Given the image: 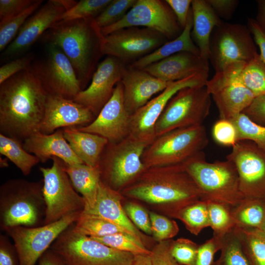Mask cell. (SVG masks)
<instances>
[{"mask_svg": "<svg viewBox=\"0 0 265 265\" xmlns=\"http://www.w3.org/2000/svg\"><path fill=\"white\" fill-rule=\"evenodd\" d=\"M125 70L119 59L108 56L98 65L90 85L73 100L87 107L96 117L111 98Z\"/></svg>", "mask_w": 265, "mask_h": 265, "instance_id": "20", "label": "cell"}, {"mask_svg": "<svg viewBox=\"0 0 265 265\" xmlns=\"http://www.w3.org/2000/svg\"><path fill=\"white\" fill-rule=\"evenodd\" d=\"M212 135L219 144L233 147L238 141L237 130L230 120L220 119L214 124Z\"/></svg>", "mask_w": 265, "mask_h": 265, "instance_id": "46", "label": "cell"}, {"mask_svg": "<svg viewBox=\"0 0 265 265\" xmlns=\"http://www.w3.org/2000/svg\"><path fill=\"white\" fill-rule=\"evenodd\" d=\"M206 85L187 87L168 102L155 125L156 137L177 129L203 125L211 106Z\"/></svg>", "mask_w": 265, "mask_h": 265, "instance_id": "9", "label": "cell"}, {"mask_svg": "<svg viewBox=\"0 0 265 265\" xmlns=\"http://www.w3.org/2000/svg\"><path fill=\"white\" fill-rule=\"evenodd\" d=\"M33 0H0V22L7 20L21 13L31 5Z\"/></svg>", "mask_w": 265, "mask_h": 265, "instance_id": "51", "label": "cell"}, {"mask_svg": "<svg viewBox=\"0 0 265 265\" xmlns=\"http://www.w3.org/2000/svg\"><path fill=\"white\" fill-rule=\"evenodd\" d=\"M74 227L80 233L90 237H103L117 233L129 234L107 220L82 212L74 224Z\"/></svg>", "mask_w": 265, "mask_h": 265, "instance_id": "35", "label": "cell"}, {"mask_svg": "<svg viewBox=\"0 0 265 265\" xmlns=\"http://www.w3.org/2000/svg\"><path fill=\"white\" fill-rule=\"evenodd\" d=\"M125 193L147 203L168 205L172 216L202 199L196 183L182 164L148 168Z\"/></svg>", "mask_w": 265, "mask_h": 265, "instance_id": "2", "label": "cell"}, {"mask_svg": "<svg viewBox=\"0 0 265 265\" xmlns=\"http://www.w3.org/2000/svg\"><path fill=\"white\" fill-rule=\"evenodd\" d=\"M124 209L130 220L137 229L147 234H152L150 215L143 207L133 202H128Z\"/></svg>", "mask_w": 265, "mask_h": 265, "instance_id": "48", "label": "cell"}, {"mask_svg": "<svg viewBox=\"0 0 265 265\" xmlns=\"http://www.w3.org/2000/svg\"><path fill=\"white\" fill-rule=\"evenodd\" d=\"M262 200L245 199L232 210L236 226L260 230L265 221V206Z\"/></svg>", "mask_w": 265, "mask_h": 265, "instance_id": "33", "label": "cell"}, {"mask_svg": "<svg viewBox=\"0 0 265 265\" xmlns=\"http://www.w3.org/2000/svg\"><path fill=\"white\" fill-rule=\"evenodd\" d=\"M174 12L180 26L184 28L186 24L191 5V0H166Z\"/></svg>", "mask_w": 265, "mask_h": 265, "instance_id": "55", "label": "cell"}, {"mask_svg": "<svg viewBox=\"0 0 265 265\" xmlns=\"http://www.w3.org/2000/svg\"><path fill=\"white\" fill-rule=\"evenodd\" d=\"M38 265H68L52 250L48 249L39 260Z\"/></svg>", "mask_w": 265, "mask_h": 265, "instance_id": "57", "label": "cell"}, {"mask_svg": "<svg viewBox=\"0 0 265 265\" xmlns=\"http://www.w3.org/2000/svg\"><path fill=\"white\" fill-rule=\"evenodd\" d=\"M43 1L35 0L29 7L19 14L0 23V51H3L11 41L31 15Z\"/></svg>", "mask_w": 265, "mask_h": 265, "instance_id": "41", "label": "cell"}, {"mask_svg": "<svg viewBox=\"0 0 265 265\" xmlns=\"http://www.w3.org/2000/svg\"><path fill=\"white\" fill-rule=\"evenodd\" d=\"M95 118L89 109L73 100L49 94L40 132L50 134L60 129L85 126Z\"/></svg>", "mask_w": 265, "mask_h": 265, "instance_id": "21", "label": "cell"}, {"mask_svg": "<svg viewBox=\"0 0 265 265\" xmlns=\"http://www.w3.org/2000/svg\"><path fill=\"white\" fill-rule=\"evenodd\" d=\"M257 3V21L265 29V0H259Z\"/></svg>", "mask_w": 265, "mask_h": 265, "instance_id": "58", "label": "cell"}, {"mask_svg": "<svg viewBox=\"0 0 265 265\" xmlns=\"http://www.w3.org/2000/svg\"><path fill=\"white\" fill-rule=\"evenodd\" d=\"M210 227L214 235L224 236L236 226L232 209L217 202L207 201Z\"/></svg>", "mask_w": 265, "mask_h": 265, "instance_id": "39", "label": "cell"}, {"mask_svg": "<svg viewBox=\"0 0 265 265\" xmlns=\"http://www.w3.org/2000/svg\"><path fill=\"white\" fill-rule=\"evenodd\" d=\"M242 113L254 122L265 126V96L256 97Z\"/></svg>", "mask_w": 265, "mask_h": 265, "instance_id": "52", "label": "cell"}, {"mask_svg": "<svg viewBox=\"0 0 265 265\" xmlns=\"http://www.w3.org/2000/svg\"><path fill=\"white\" fill-rule=\"evenodd\" d=\"M138 26L157 31L169 39L178 35L181 27L165 1L136 0L122 19L101 28V32L105 36L122 28Z\"/></svg>", "mask_w": 265, "mask_h": 265, "instance_id": "15", "label": "cell"}, {"mask_svg": "<svg viewBox=\"0 0 265 265\" xmlns=\"http://www.w3.org/2000/svg\"><path fill=\"white\" fill-rule=\"evenodd\" d=\"M262 231H263L264 232V233L265 234V221L264 222V224L262 228V229H261Z\"/></svg>", "mask_w": 265, "mask_h": 265, "instance_id": "61", "label": "cell"}, {"mask_svg": "<svg viewBox=\"0 0 265 265\" xmlns=\"http://www.w3.org/2000/svg\"><path fill=\"white\" fill-rule=\"evenodd\" d=\"M142 70L166 82L177 81L197 74L209 75V61L199 55L182 52L153 63Z\"/></svg>", "mask_w": 265, "mask_h": 265, "instance_id": "24", "label": "cell"}, {"mask_svg": "<svg viewBox=\"0 0 265 265\" xmlns=\"http://www.w3.org/2000/svg\"><path fill=\"white\" fill-rule=\"evenodd\" d=\"M80 214L73 213L37 227L18 226L5 229L13 241L19 265H35L59 235L78 220Z\"/></svg>", "mask_w": 265, "mask_h": 265, "instance_id": "13", "label": "cell"}, {"mask_svg": "<svg viewBox=\"0 0 265 265\" xmlns=\"http://www.w3.org/2000/svg\"><path fill=\"white\" fill-rule=\"evenodd\" d=\"M124 105L130 114L146 105L152 96L161 92L170 82L159 79L142 69L125 70L121 80Z\"/></svg>", "mask_w": 265, "mask_h": 265, "instance_id": "23", "label": "cell"}, {"mask_svg": "<svg viewBox=\"0 0 265 265\" xmlns=\"http://www.w3.org/2000/svg\"><path fill=\"white\" fill-rule=\"evenodd\" d=\"M226 159L237 170L240 190L245 199L265 200V152L249 140L232 147Z\"/></svg>", "mask_w": 265, "mask_h": 265, "instance_id": "16", "label": "cell"}, {"mask_svg": "<svg viewBox=\"0 0 265 265\" xmlns=\"http://www.w3.org/2000/svg\"><path fill=\"white\" fill-rule=\"evenodd\" d=\"M236 127L237 140H249L265 152V126L250 119L240 113L230 120Z\"/></svg>", "mask_w": 265, "mask_h": 265, "instance_id": "38", "label": "cell"}, {"mask_svg": "<svg viewBox=\"0 0 265 265\" xmlns=\"http://www.w3.org/2000/svg\"><path fill=\"white\" fill-rule=\"evenodd\" d=\"M221 255L214 265H250L234 228L223 238Z\"/></svg>", "mask_w": 265, "mask_h": 265, "instance_id": "37", "label": "cell"}, {"mask_svg": "<svg viewBox=\"0 0 265 265\" xmlns=\"http://www.w3.org/2000/svg\"><path fill=\"white\" fill-rule=\"evenodd\" d=\"M31 69L48 94L74 100L82 90L74 68L58 47L48 44L46 57Z\"/></svg>", "mask_w": 265, "mask_h": 265, "instance_id": "14", "label": "cell"}, {"mask_svg": "<svg viewBox=\"0 0 265 265\" xmlns=\"http://www.w3.org/2000/svg\"><path fill=\"white\" fill-rule=\"evenodd\" d=\"M247 27L253 36L256 45L259 48V53L265 64V29L255 19L249 18L247 20Z\"/></svg>", "mask_w": 265, "mask_h": 265, "instance_id": "56", "label": "cell"}, {"mask_svg": "<svg viewBox=\"0 0 265 265\" xmlns=\"http://www.w3.org/2000/svg\"><path fill=\"white\" fill-rule=\"evenodd\" d=\"M149 215L152 234L157 241L169 240L178 234L179 227L175 221L153 212Z\"/></svg>", "mask_w": 265, "mask_h": 265, "instance_id": "45", "label": "cell"}, {"mask_svg": "<svg viewBox=\"0 0 265 265\" xmlns=\"http://www.w3.org/2000/svg\"><path fill=\"white\" fill-rule=\"evenodd\" d=\"M66 11L59 0H49L25 22L16 37L5 50L4 54L16 55L27 49L46 31L59 21Z\"/></svg>", "mask_w": 265, "mask_h": 265, "instance_id": "22", "label": "cell"}, {"mask_svg": "<svg viewBox=\"0 0 265 265\" xmlns=\"http://www.w3.org/2000/svg\"><path fill=\"white\" fill-rule=\"evenodd\" d=\"M246 63L233 64L215 73L206 82V88L216 105L220 119L232 120L242 113L255 98L239 78Z\"/></svg>", "mask_w": 265, "mask_h": 265, "instance_id": "12", "label": "cell"}, {"mask_svg": "<svg viewBox=\"0 0 265 265\" xmlns=\"http://www.w3.org/2000/svg\"><path fill=\"white\" fill-rule=\"evenodd\" d=\"M148 146L130 135L116 143L108 142L99 163L101 181L116 190L138 178L146 169L142 158Z\"/></svg>", "mask_w": 265, "mask_h": 265, "instance_id": "8", "label": "cell"}, {"mask_svg": "<svg viewBox=\"0 0 265 265\" xmlns=\"http://www.w3.org/2000/svg\"><path fill=\"white\" fill-rule=\"evenodd\" d=\"M193 18L190 8L186 24L182 33L171 41L166 42L151 53L141 57L132 65V68L143 69L149 65L182 52L199 55L198 48L191 37Z\"/></svg>", "mask_w": 265, "mask_h": 265, "instance_id": "29", "label": "cell"}, {"mask_svg": "<svg viewBox=\"0 0 265 265\" xmlns=\"http://www.w3.org/2000/svg\"><path fill=\"white\" fill-rule=\"evenodd\" d=\"M82 213L97 216L115 224L144 242L143 235L130 220L122 206L120 194L101 181L94 207L83 211Z\"/></svg>", "mask_w": 265, "mask_h": 265, "instance_id": "26", "label": "cell"}, {"mask_svg": "<svg viewBox=\"0 0 265 265\" xmlns=\"http://www.w3.org/2000/svg\"><path fill=\"white\" fill-rule=\"evenodd\" d=\"M166 37L154 30L134 27L122 28L108 35H102L100 50L102 54L123 60L145 56L164 44Z\"/></svg>", "mask_w": 265, "mask_h": 265, "instance_id": "18", "label": "cell"}, {"mask_svg": "<svg viewBox=\"0 0 265 265\" xmlns=\"http://www.w3.org/2000/svg\"><path fill=\"white\" fill-rule=\"evenodd\" d=\"M111 0H81L71 9L66 11L60 21L94 18L110 2Z\"/></svg>", "mask_w": 265, "mask_h": 265, "instance_id": "43", "label": "cell"}, {"mask_svg": "<svg viewBox=\"0 0 265 265\" xmlns=\"http://www.w3.org/2000/svg\"><path fill=\"white\" fill-rule=\"evenodd\" d=\"M258 53L247 26L222 22L212 34L209 61L215 73L238 62H248Z\"/></svg>", "mask_w": 265, "mask_h": 265, "instance_id": "11", "label": "cell"}, {"mask_svg": "<svg viewBox=\"0 0 265 265\" xmlns=\"http://www.w3.org/2000/svg\"><path fill=\"white\" fill-rule=\"evenodd\" d=\"M198 247V245L189 239L180 238L171 240L170 252L179 265H196Z\"/></svg>", "mask_w": 265, "mask_h": 265, "instance_id": "44", "label": "cell"}, {"mask_svg": "<svg viewBox=\"0 0 265 265\" xmlns=\"http://www.w3.org/2000/svg\"><path fill=\"white\" fill-rule=\"evenodd\" d=\"M250 265H265V234L258 229L235 226Z\"/></svg>", "mask_w": 265, "mask_h": 265, "instance_id": "32", "label": "cell"}, {"mask_svg": "<svg viewBox=\"0 0 265 265\" xmlns=\"http://www.w3.org/2000/svg\"><path fill=\"white\" fill-rule=\"evenodd\" d=\"M48 95L31 68L0 84V133L22 142L39 132Z\"/></svg>", "mask_w": 265, "mask_h": 265, "instance_id": "1", "label": "cell"}, {"mask_svg": "<svg viewBox=\"0 0 265 265\" xmlns=\"http://www.w3.org/2000/svg\"><path fill=\"white\" fill-rule=\"evenodd\" d=\"M208 76L197 74L170 82L159 95L131 115L129 135L149 145L156 138V124L170 100L184 88L206 85Z\"/></svg>", "mask_w": 265, "mask_h": 265, "instance_id": "17", "label": "cell"}, {"mask_svg": "<svg viewBox=\"0 0 265 265\" xmlns=\"http://www.w3.org/2000/svg\"><path fill=\"white\" fill-rule=\"evenodd\" d=\"M239 78L256 97L265 96V64L259 53L242 68Z\"/></svg>", "mask_w": 265, "mask_h": 265, "instance_id": "36", "label": "cell"}, {"mask_svg": "<svg viewBox=\"0 0 265 265\" xmlns=\"http://www.w3.org/2000/svg\"><path fill=\"white\" fill-rule=\"evenodd\" d=\"M180 219L192 234L198 235L201 231L210 227L207 201L200 200L179 211L175 216Z\"/></svg>", "mask_w": 265, "mask_h": 265, "instance_id": "34", "label": "cell"}, {"mask_svg": "<svg viewBox=\"0 0 265 265\" xmlns=\"http://www.w3.org/2000/svg\"><path fill=\"white\" fill-rule=\"evenodd\" d=\"M136 0H112L94 18L100 29L111 26L122 19L135 4Z\"/></svg>", "mask_w": 265, "mask_h": 265, "instance_id": "42", "label": "cell"}, {"mask_svg": "<svg viewBox=\"0 0 265 265\" xmlns=\"http://www.w3.org/2000/svg\"><path fill=\"white\" fill-rule=\"evenodd\" d=\"M131 265H152L150 254L134 255Z\"/></svg>", "mask_w": 265, "mask_h": 265, "instance_id": "59", "label": "cell"}, {"mask_svg": "<svg viewBox=\"0 0 265 265\" xmlns=\"http://www.w3.org/2000/svg\"><path fill=\"white\" fill-rule=\"evenodd\" d=\"M224 236L214 235L212 238L199 245L196 265H213L214 254L221 249Z\"/></svg>", "mask_w": 265, "mask_h": 265, "instance_id": "47", "label": "cell"}, {"mask_svg": "<svg viewBox=\"0 0 265 265\" xmlns=\"http://www.w3.org/2000/svg\"><path fill=\"white\" fill-rule=\"evenodd\" d=\"M33 58L32 54H29L2 65L0 68V84L15 74L30 69Z\"/></svg>", "mask_w": 265, "mask_h": 265, "instance_id": "49", "label": "cell"}, {"mask_svg": "<svg viewBox=\"0 0 265 265\" xmlns=\"http://www.w3.org/2000/svg\"><path fill=\"white\" fill-rule=\"evenodd\" d=\"M50 167H40L43 179V193L46 206L44 224L57 221L69 215L81 213L83 198L74 188L63 161L54 157Z\"/></svg>", "mask_w": 265, "mask_h": 265, "instance_id": "10", "label": "cell"}, {"mask_svg": "<svg viewBox=\"0 0 265 265\" xmlns=\"http://www.w3.org/2000/svg\"><path fill=\"white\" fill-rule=\"evenodd\" d=\"M23 145L26 151L42 163L55 157L70 165L84 163L65 138L62 129L50 134L40 132L34 133L26 138Z\"/></svg>", "mask_w": 265, "mask_h": 265, "instance_id": "25", "label": "cell"}, {"mask_svg": "<svg viewBox=\"0 0 265 265\" xmlns=\"http://www.w3.org/2000/svg\"><path fill=\"white\" fill-rule=\"evenodd\" d=\"M64 136L74 152L88 165L97 167L108 141L100 135L79 131L77 127L62 129Z\"/></svg>", "mask_w": 265, "mask_h": 265, "instance_id": "28", "label": "cell"}, {"mask_svg": "<svg viewBox=\"0 0 265 265\" xmlns=\"http://www.w3.org/2000/svg\"><path fill=\"white\" fill-rule=\"evenodd\" d=\"M8 166L7 159H1L0 158V168L7 167Z\"/></svg>", "mask_w": 265, "mask_h": 265, "instance_id": "60", "label": "cell"}, {"mask_svg": "<svg viewBox=\"0 0 265 265\" xmlns=\"http://www.w3.org/2000/svg\"><path fill=\"white\" fill-rule=\"evenodd\" d=\"M102 36L94 18H89L59 21L44 33L43 37L48 44L58 47L65 53L82 87L91 75Z\"/></svg>", "mask_w": 265, "mask_h": 265, "instance_id": "3", "label": "cell"}, {"mask_svg": "<svg viewBox=\"0 0 265 265\" xmlns=\"http://www.w3.org/2000/svg\"><path fill=\"white\" fill-rule=\"evenodd\" d=\"M43 180H9L0 187V226L37 227L43 225L46 206Z\"/></svg>", "mask_w": 265, "mask_h": 265, "instance_id": "5", "label": "cell"}, {"mask_svg": "<svg viewBox=\"0 0 265 265\" xmlns=\"http://www.w3.org/2000/svg\"><path fill=\"white\" fill-rule=\"evenodd\" d=\"M74 224L50 247L68 265H131L134 254L112 248L80 233Z\"/></svg>", "mask_w": 265, "mask_h": 265, "instance_id": "7", "label": "cell"}, {"mask_svg": "<svg viewBox=\"0 0 265 265\" xmlns=\"http://www.w3.org/2000/svg\"><path fill=\"white\" fill-rule=\"evenodd\" d=\"M108 246L134 255L150 254L151 251L139 238L128 233H117L103 237H91Z\"/></svg>", "mask_w": 265, "mask_h": 265, "instance_id": "40", "label": "cell"}, {"mask_svg": "<svg viewBox=\"0 0 265 265\" xmlns=\"http://www.w3.org/2000/svg\"><path fill=\"white\" fill-rule=\"evenodd\" d=\"M216 15L221 19L231 18L238 3L236 0H206Z\"/></svg>", "mask_w": 265, "mask_h": 265, "instance_id": "54", "label": "cell"}, {"mask_svg": "<svg viewBox=\"0 0 265 265\" xmlns=\"http://www.w3.org/2000/svg\"><path fill=\"white\" fill-rule=\"evenodd\" d=\"M0 265H19V258L14 245L7 237L0 236Z\"/></svg>", "mask_w": 265, "mask_h": 265, "instance_id": "53", "label": "cell"}, {"mask_svg": "<svg viewBox=\"0 0 265 265\" xmlns=\"http://www.w3.org/2000/svg\"><path fill=\"white\" fill-rule=\"evenodd\" d=\"M208 143L203 125L177 129L157 137L145 150L142 160L146 169L181 164L203 151Z\"/></svg>", "mask_w": 265, "mask_h": 265, "instance_id": "6", "label": "cell"}, {"mask_svg": "<svg viewBox=\"0 0 265 265\" xmlns=\"http://www.w3.org/2000/svg\"><path fill=\"white\" fill-rule=\"evenodd\" d=\"M171 242L170 239L159 241L151 250L152 265H180L171 254Z\"/></svg>", "mask_w": 265, "mask_h": 265, "instance_id": "50", "label": "cell"}, {"mask_svg": "<svg viewBox=\"0 0 265 265\" xmlns=\"http://www.w3.org/2000/svg\"><path fill=\"white\" fill-rule=\"evenodd\" d=\"M182 164L201 191L202 200L222 203L233 209L245 199L239 189L237 169L231 161L209 162L203 151Z\"/></svg>", "mask_w": 265, "mask_h": 265, "instance_id": "4", "label": "cell"}, {"mask_svg": "<svg viewBox=\"0 0 265 265\" xmlns=\"http://www.w3.org/2000/svg\"><path fill=\"white\" fill-rule=\"evenodd\" d=\"M63 162L74 188L84 199L83 211L93 208L96 202L101 182L99 166L92 167L84 163L70 165Z\"/></svg>", "mask_w": 265, "mask_h": 265, "instance_id": "30", "label": "cell"}, {"mask_svg": "<svg viewBox=\"0 0 265 265\" xmlns=\"http://www.w3.org/2000/svg\"><path fill=\"white\" fill-rule=\"evenodd\" d=\"M131 115L124 105L123 88L120 81L95 119L87 125L77 128L105 137L109 143H116L129 135Z\"/></svg>", "mask_w": 265, "mask_h": 265, "instance_id": "19", "label": "cell"}, {"mask_svg": "<svg viewBox=\"0 0 265 265\" xmlns=\"http://www.w3.org/2000/svg\"><path fill=\"white\" fill-rule=\"evenodd\" d=\"M0 153L13 163L25 176L39 162L34 155L26 151L17 139L0 133Z\"/></svg>", "mask_w": 265, "mask_h": 265, "instance_id": "31", "label": "cell"}, {"mask_svg": "<svg viewBox=\"0 0 265 265\" xmlns=\"http://www.w3.org/2000/svg\"><path fill=\"white\" fill-rule=\"evenodd\" d=\"M191 9L193 25L192 39L198 48L200 56L209 62L210 41L215 27L223 21L206 0H193Z\"/></svg>", "mask_w": 265, "mask_h": 265, "instance_id": "27", "label": "cell"}]
</instances>
